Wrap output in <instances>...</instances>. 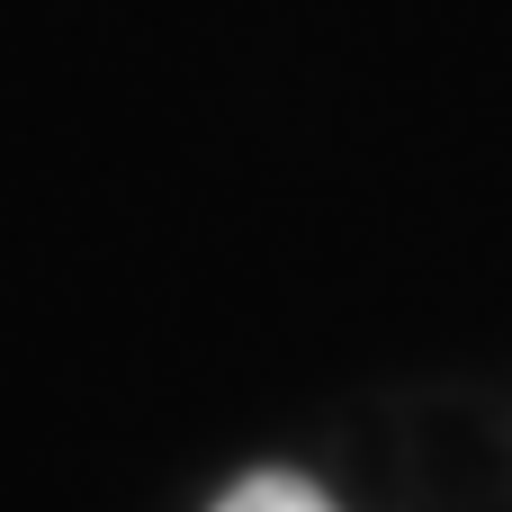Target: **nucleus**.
<instances>
[{
    "instance_id": "nucleus-1",
    "label": "nucleus",
    "mask_w": 512,
    "mask_h": 512,
    "mask_svg": "<svg viewBox=\"0 0 512 512\" xmlns=\"http://www.w3.org/2000/svg\"><path fill=\"white\" fill-rule=\"evenodd\" d=\"M216 512H342L315 477H297V468H252V477H234Z\"/></svg>"
}]
</instances>
